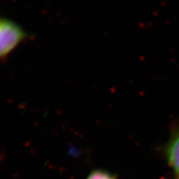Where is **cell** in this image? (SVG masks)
<instances>
[{
    "instance_id": "cell-1",
    "label": "cell",
    "mask_w": 179,
    "mask_h": 179,
    "mask_svg": "<svg viewBox=\"0 0 179 179\" xmlns=\"http://www.w3.org/2000/svg\"><path fill=\"white\" fill-rule=\"evenodd\" d=\"M29 37L27 32L18 24L2 17L0 21V56L6 58L24 40Z\"/></svg>"
},
{
    "instance_id": "cell-2",
    "label": "cell",
    "mask_w": 179,
    "mask_h": 179,
    "mask_svg": "<svg viewBox=\"0 0 179 179\" xmlns=\"http://www.w3.org/2000/svg\"><path fill=\"white\" fill-rule=\"evenodd\" d=\"M164 155L171 170L172 179H179V124L171 129L164 147Z\"/></svg>"
},
{
    "instance_id": "cell-3",
    "label": "cell",
    "mask_w": 179,
    "mask_h": 179,
    "mask_svg": "<svg viewBox=\"0 0 179 179\" xmlns=\"http://www.w3.org/2000/svg\"><path fill=\"white\" fill-rule=\"evenodd\" d=\"M86 179H116L112 174L103 171H94Z\"/></svg>"
}]
</instances>
